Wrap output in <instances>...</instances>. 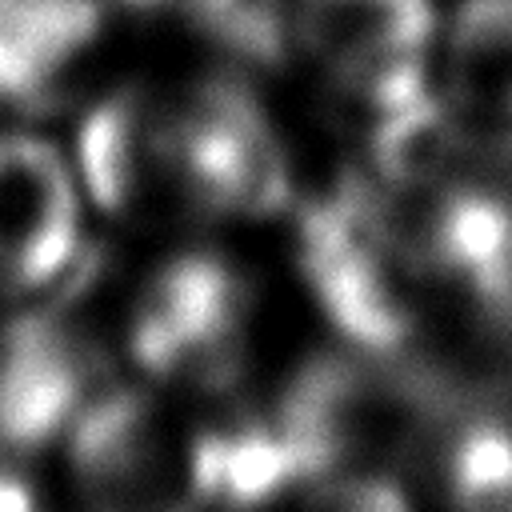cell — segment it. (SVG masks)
<instances>
[{"label": "cell", "mask_w": 512, "mask_h": 512, "mask_svg": "<svg viewBox=\"0 0 512 512\" xmlns=\"http://www.w3.org/2000/svg\"><path fill=\"white\" fill-rule=\"evenodd\" d=\"M272 412L312 488L352 472L388 476L384 468L424 444L436 412H444V388L420 364L380 360L344 344L308 356L272 400Z\"/></svg>", "instance_id": "cell-1"}, {"label": "cell", "mask_w": 512, "mask_h": 512, "mask_svg": "<svg viewBox=\"0 0 512 512\" xmlns=\"http://www.w3.org/2000/svg\"><path fill=\"white\" fill-rule=\"evenodd\" d=\"M296 260L312 300L348 348L416 364L428 292L384 236L368 180H348L300 212Z\"/></svg>", "instance_id": "cell-2"}, {"label": "cell", "mask_w": 512, "mask_h": 512, "mask_svg": "<svg viewBox=\"0 0 512 512\" xmlns=\"http://www.w3.org/2000/svg\"><path fill=\"white\" fill-rule=\"evenodd\" d=\"M68 484L80 512H200L204 432L152 392L104 384L64 436Z\"/></svg>", "instance_id": "cell-3"}, {"label": "cell", "mask_w": 512, "mask_h": 512, "mask_svg": "<svg viewBox=\"0 0 512 512\" xmlns=\"http://www.w3.org/2000/svg\"><path fill=\"white\" fill-rule=\"evenodd\" d=\"M100 276L96 256L52 288V300L0 328V452L40 460L64 444L80 408L104 388V356L88 320V292Z\"/></svg>", "instance_id": "cell-4"}, {"label": "cell", "mask_w": 512, "mask_h": 512, "mask_svg": "<svg viewBox=\"0 0 512 512\" xmlns=\"http://www.w3.org/2000/svg\"><path fill=\"white\" fill-rule=\"evenodd\" d=\"M248 324L252 288L240 268L196 248L164 260L140 284L124 340L148 380L216 396L248 360Z\"/></svg>", "instance_id": "cell-5"}, {"label": "cell", "mask_w": 512, "mask_h": 512, "mask_svg": "<svg viewBox=\"0 0 512 512\" xmlns=\"http://www.w3.org/2000/svg\"><path fill=\"white\" fill-rule=\"evenodd\" d=\"M180 208L204 220H264L292 196L288 152L240 76H204L172 104Z\"/></svg>", "instance_id": "cell-6"}, {"label": "cell", "mask_w": 512, "mask_h": 512, "mask_svg": "<svg viewBox=\"0 0 512 512\" xmlns=\"http://www.w3.org/2000/svg\"><path fill=\"white\" fill-rule=\"evenodd\" d=\"M292 36L336 92L372 116L428 92L432 0H296Z\"/></svg>", "instance_id": "cell-7"}, {"label": "cell", "mask_w": 512, "mask_h": 512, "mask_svg": "<svg viewBox=\"0 0 512 512\" xmlns=\"http://www.w3.org/2000/svg\"><path fill=\"white\" fill-rule=\"evenodd\" d=\"M80 180L64 152L32 132H0V296L36 300L84 256Z\"/></svg>", "instance_id": "cell-8"}, {"label": "cell", "mask_w": 512, "mask_h": 512, "mask_svg": "<svg viewBox=\"0 0 512 512\" xmlns=\"http://www.w3.org/2000/svg\"><path fill=\"white\" fill-rule=\"evenodd\" d=\"M72 168L88 200L112 220L144 224L180 208L172 172V104L140 84L100 96L80 116Z\"/></svg>", "instance_id": "cell-9"}, {"label": "cell", "mask_w": 512, "mask_h": 512, "mask_svg": "<svg viewBox=\"0 0 512 512\" xmlns=\"http://www.w3.org/2000/svg\"><path fill=\"white\" fill-rule=\"evenodd\" d=\"M104 40L100 0H0V108L60 112Z\"/></svg>", "instance_id": "cell-10"}, {"label": "cell", "mask_w": 512, "mask_h": 512, "mask_svg": "<svg viewBox=\"0 0 512 512\" xmlns=\"http://www.w3.org/2000/svg\"><path fill=\"white\" fill-rule=\"evenodd\" d=\"M440 100L496 152H512V0H456L440 40Z\"/></svg>", "instance_id": "cell-11"}, {"label": "cell", "mask_w": 512, "mask_h": 512, "mask_svg": "<svg viewBox=\"0 0 512 512\" xmlns=\"http://www.w3.org/2000/svg\"><path fill=\"white\" fill-rule=\"evenodd\" d=\"M440 468L456 512H512V420L500 412L460 416L444 436Z\"/></svg>", "instance_id": "cell-12"}, {"label": "cell", "mask_w": 512, "mask_h": 512, "mask_svg": "<svg viewBox=\"0 0 512 512\" xmlns=\"http://www.w3.org/2000/svg\"><path fill=\"white\" fill-rule=\"evenodd\" d=\"M300 512H412L396 480L376 472L328 476L300 492Z\"/></svg>", "instance_id": "cell-13"}, {"label": "cell", "mask_w": 512, "mask_h": 512, "mask_svg": "<svg viewBox=\"0 0 512 512\" xmlns=\"http://www.w3.org/2000/svg\"><path fill=\"white\" fill-rule=\"evenodd\" d=\"M36 460H16L0 452V512H52L40 476H32Z\"/></svg>", "instance_id": "cell-14"}, {"label": "cell", "mask_w": 512, "mask_h": 512, "mask_svg": "<svg viewBox=\"0 0 512 512\" xmlns=\"http://www.w3.org/2000/svg\"><path fill=\"white\" fill-rule=\"evenodd\" d=\"M124 8H136V12H156V8H180V0H116Z\"/></svg>", "instance_id": "cell-15"}]
</instances>
